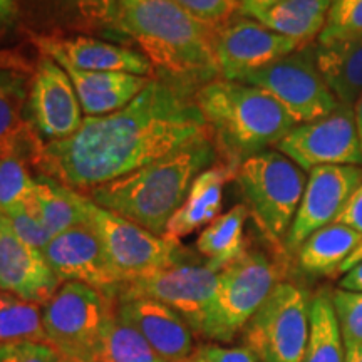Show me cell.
Masks as SVG:
<instances>
[{"label": "cell", "mask_w": 362, "mask_h": 362, "mask_svg": "<svg viewBox=\"0 0 362 362\" xmlns=\"http://www.w3.org/2000/svg\"><path fill=\"white\" fill-rule=\"evenodd\" d=\"M69 193L84 214L86 223L101 240L107 259L124 284L178 264L180 243L168 242L143 226L101 208L84 193L71 188Z\"/></svg>", "instance_id": "cell-7"}, {"label": "cell", "mask_w": 362, "mask_h": 362, "mask_svg": "<svg viewBox=\"0 0 362 362\" xmlns=\"http://www.w3.org/2000/svg\"><path fill=\"white\" fill-rule=\"evenodd\" d=\"M189 16L218 29L238 13V0H173Z\"/></svg>", "instance_id": "cell-36"}, {"label": "cell", "mask_w": 362, "mask_h": 362, "mask_svg": "<svg viewBox=\"0 0 362 362\" xmlns=\"http://www.w3.org/2000/svg\"><path fill=\"white\" fill-rule=\"evenodd\" d=\"M337 223L351 226L352 230L362 235V180L352 192L349 202L344 206L341 215L337 216Z\"/></svg>", "instance_id": "cell-39"}, {"label": "cell", "mask_w": 362, "mask_h": 362, "mask_svg": "<svg viewBox=\"0 0 362 362\" xmlns=\"http://www.w3.org/2000/svg\"><path fill=\"white\" fill-rule=\"evenodd\" d=\"M216 155L215 141L194 143L84 194L101 208L163 237L194 178L215 165Z\"/></svg>", "instance_id": "cell-3"}, {"label": "cell", "mask_w": 362, "mask_h": 362, "mask_svg": "<svg viewBox=\"0 0 362 362\" xmlns=\"http://www.w3.org/2000/svg\"><path fill=\"white\" fill-rule=\"evenodd\" d=\"M117 312V298L81 282H64L42 305L49 346L64 359L93 362L104 329Z\"/></svg>", "instance_id": "cell-6"}, {"label": "cell", "mask_w": 362, "mask_h": 362, "mask_svg": "<svg viewBox=\"0 0 362 362\" xmlns=\"http://www.w3.org/2000/svg\"><path fill=\"white\" fill-rule=\"evenodd\" d=\"M40 54L76 69L155 78V69L143 52L89 35H40L29 33Z\"/></svg>", "instance_id": "cell-18"}, {"label": "cell", "mask_w": 362, "mask_h": 362, "mask_svg": "<svg viewBox=\"0 0 362 362\" xmlns=\"http://www.w3.org/2000/svg\"><path fill=\"white\" fill-rule=\"evenodd\" d=\"M69 76L78 94L84 116H106L123 110L146 88L151 78L126 72H98L76 69L57 62Z\"/></svg>", "instance_id": "cell-22"}, {"label": "cell", "mask_w": 362, "mask_h": 362, "mask_svg": "<svg viewBox=\"0 0 362 362\" xmlns=\"http://www.w3.org/2000/svg\"><path fill=\"white\" fill-rule=\"evenodd\" d=\"M235 181L262 232L274 243L285 242L304 194L305 171L279 149H267L247 158Z\"/></svg>", "instance_id": "cell-5"}, {"label": "cell", "mask_w": 362, "mask_h": 362, "mask_svg": "<svg viewBox=\"0 0 362 362\" xmlns=\"http://www.w3.org/2000/svg\"><path fill=\"white\" fill-rule=\"evenodd\" d=\"M361 180V166L329 165L310 170L297 215L285 237V248L297 252L312 233L334 223Z\"/></svg>", "instance_id": "cell-15"}, {"label": "cell", "mask_w": 362, "mask_h": 362, "mask_svg": "<svg viewBox=\"0 0 362 362\" xmlns=\"http://www.w3.org/2000/svg\"><path fill=\"white\" fill-rule=\"evenodd\" d=\"M248 208L237 205L211 221L197 240V250L206 257V265L220 272L247 252L243 228L248 218Z\"/></svg>", "instance_id": "cell-27"}, {"label": "cell", "mask_w": 362, "mask_h": 362, "mask_svg": "<svg viewBox=\"0 0 362 362\" xmlns=\"http://www.w3.org/2000/svg\"><path fill=\"white\" fill-rule=\"evenodd\" d=\"M362 35V0H334L327 13L319 44Z\"/></svg>", "instance_id": "cell-33"}, {"label": "cell", "mask_w": 362, "mask_h": 362, "mask_svg": "<svg viewBox=\"0 0 362 362\" xmlns=\"http://www.w3.org/2000/svg\"><path fill=\"white\" fill-rule=\"evenodd\" d=\"M29 123L47 141L69 138L81 128L84 112L74 84L52 57L40 54L29 81Z\"/></svg>", "instance_id": "cell-14"}, {"label": "cell", "mask_w": 362, "mask_h": 362, "mask_svg": "<svg viewBox=\"0 0 362 362\" xmlns=\"http://www.w3.org/2000/svg\"><path fill=\"white\" fill-rule=\"evenodd\" d=\"M361 262H362V242H361V245L357 247L356 250L351 253L349 259H347V260L344 262V264L341 265V269H339V274H346L347 270H351L352 267L357 265V264H361Z\"/></svg>", "instance_id": "cell-43"}, {"label": "cell", "mask_w": 362, "mask_h": 362, "mask_svg": "<svg viewBox=\"0 0 362 362\" xmlns=\"http://www.w3.org/2000/svg\"><path fill=\"white\" fill-rule=\"evenodd\" d=\"M185 362H257V357L247 347H220L215 344H203L194 347Z\"/></svg>", "instance_id": "cell-38"}, {"label": "cell", "mask_w": 362, "mask_h": 362, "mask_svg": "<svg viewBox=\"0 0 362 362\" xmlns=\"http://www.w3.org/2000/svg\"><path fill=\"white\" fill-rule=\"evenodd\" d=\"M25 151H13L0 156V214L8 215L27 202L34 192L35 180L30 176Z\"/></svg>", "instance_id": "cell-32"}, {"label": "cell", "mask_w": 362, "mask_h": 362, "mask_svg": "<svg viewBox=\"0 0 362 362\" xmlns=\"http://www.w3.org/2000/svg\"><path fill=\"white\" fill-rule=\"evenodd\" d=\"M332 304L341 329L344 347L362 342V292L339 288L332 293Z\"/></svg>", "instance_id": "cell-34"}, {"label": "cell", "mask_w": 362, "mask_h": 362, "mask_svg": "<svg viewBox=\"0 0 362 362\" xmlns=\"http://www.w3.org/2000/svg\"><path fill=\"white\" fill-rule=\"evenodd\" d=\"M29 33L124 39L119 0H17Z\"/></svg>", "instance_id": "cell-13"}, {"label": "cell", "mask_w": 362, "mask_h": 362, "mask_svg": "<svg viewBox=\"0 0 362 362\" xmlns=\"http://www.w3.org/2000/svg\"><path fill=\"white\" fill-rule=\"evenodd\" d=\"M59 352L44 342H16L0 346V362H57Z\"/></svg>", "instance_id": "cell-37"}, {"label": "cell", "mask_w": 362, "mask_h": 362, "mask_svg": "<svg viewBox=\"0 0 362 362\" xmlns=\"http://www.w3.org/2000/svg\"><path fill=\"white\" fill-rule=\"evenodd\" d=\"M119 11L121 29L139 45L155 76L194 89L221 78L215 27L194 19L173 0H133Z\"/></svg>", "instance_id": "cell-2"}, {"label": "cell", "mask_w": 362, "mask_h": 362, "mask_svg": "<svg viewBox=\"0 0 362 362\" xmlns=\"http://www.w3.org/2000/svg\"><path fill=\"white\" fill-rule=\"evenodd\" d=\"M237 81L269 93L297 124L319 119L339 106L317 69L314 45L297 49L262 69L240 76Z\"/></svg>", "instance_id": "cell-10"}, {"label": "cell", "mask_w": 362, "mask_h": 362, "mask_svg": "<svg viewBox=\"0 0 362 362\" xmlns=\"http://www.w3.org/2000/svg\"><path fill=\"white\" fill-rule=\"evenodd\" d=\"M44 257L61 282L86 284L116 298L124 285L101 240L88 223L54 237L45 247Z\"/></svg>", "instance_id": "cell-17"}, {"label": "cell", "mask_w": 362, "mask_h": 362, "mask_svg": "<svg viewBox=\"0 0 362 362\" xmlns=\"http://www.w3.org/2000/svg\"><path fill=\"white\" fill-rule=\"evenodd\" d=\"M344 362H362V342L346 347V359Z\"/></svg>", "instance_id": "cell-44"}, {"label": "cell", "mask_w": 362, "mask_h": 362, "mask_svg": "<svg viewBox=\"0 0 362 362\" xmlns=\"http://www.w3.org/2000/svg\"><path fill=\"white\" fill-rule=\"evenodd\" d=\"M218 272L205 265L175 264L148 277L123 285L117 300L123 298H153L173 309L189 325L202 334L215 300Z\"/></svg>", "instance_id": "cell-11"}, {"label": "cell", "mask_w": 362, "mask_h": 362, "mask_svg": "<svg viewBox=\"0 0 362 362\" xmlns=\"http://www.w3.org/2000/svg\"><path fill=\"white\" fill-rule=\"evenodd\" d=\"M346 347L332 304V293L319 292L310 300V334L302 362H344Z\"/></svg>", "instance_id": "cell-28"}, {"label": "cell", "mask_w": 362, "mask_h": 362, "mask_svg": "<svg viewBox=\"0 0 362 362\" xmlns=\"http://www.w3.org/2000/svg\"><path fill=\"white\" fill-rule=\"evenodd\" d=\"M352 110H354L357 131H359V138H362V96L357 99L354 106H352Z\"/></svg>", "instance_id": "cell-45"}, {"label": "cell", "mask_w": 362, "mask_h": 362, "mask_svg": "<svg viewBox=\"0 0 362 362\" xmlns=\"http://www.w3.org/2000/svg\"><path fill=\"white\" fill-rule=\"evenodd\" d=\"M339 285H341L342 291L362 292V262L352 267L351 270H347Z\"/></svg>", "instance_id": "cell-41"}, {"label": "cell", "mask_w": 362, "mask_h": 362, "mask_svg": "<svg viewBox=\"0 0 362 362\" xmlns=\"http://www.w3.org/2000/svg\"><path fill=\"white\" fill-rule=\"evenodd\" d=\"M362 235L351 226L330 223L317 230L297 250L300 269L312 275H337L341 265L361 245Z\"/></svg>", "instance_id": "cell-25"}, {"label": "cell", "mask_w": 362, "mask_h": 362, "mask_svg": "<svg viewBox=\"0 0 362 362\" xmlns=\"http://www.w3.org/2000/svg\"><path fill=\"white\" fill-rule=\"evenodd\" d=\"M16 230V233L24 240L27 245H30L35 250L42 252L45 247L49 245V242L52 240V235L49 233V230L45 228L42 218H40L39 211L35 210L33 198H27V202L22 203L12 210L11 214L6 215Z\"/></svg>", "instance_id": "cell-35"}, {"label": "cell", "mask_w": 362, "mask_h": 362, "mask_svg": "<svg viewBox=\"0 0 362 362\" xmlns=\"http://www.w3.org/2000/svg\"><path fill=\"white\" fill-rule=\"evenodd\" d=\"M17 16V0H0V27L11 24Z\"/></svg>", "instance_id": "cell-42"}, {"label": "cell", "mask_w": 362, "mask_h": 362, "mask_svg": "<svg viewBox=\"0 0 362 362\" xmlns=\"http://www.w3.org/2000/svg\"><path fill=\"white\" fill-rule=\"evenodd\" d=\"M280 282V267L260 252H245L218 272L215 300L202 336L230 342Z\"/></svg>", "instance_id": "cell-8"}, {"label": "cell", "mask_w": 362, "mask_h": 362, "mask_svg": "<svg viewBox=\"0 0 362 362\" xmlns=\"http://www.w3.org/2000/svg\"><path fill=\"white\" fill-rule=\"evenodd\" d=\"M61 287L44 253L16 233L11 220L0 214V288L44 305Z\"/></svg>", "instance_id": "cell-19"}, {"label": "cell", "mask_w": 362, "mask_h": 362, "mask_svg": "<svg viewBox=\"0 0 362 362\" xmlns=\"http://www.w3.org/2000/svg\"><path fill=\"white\" fill-rule=\"evenodd\" d=\"M39 304L0 288V346L16 342H47Z\"/></svg>", "instance_id": "cell-31"}, {"label": "cell", "mask_w": 362, "mask_h": 362, "mask_svg": "<svg viewBox=\"0 0 362 362\" xmlns=\"http://www.w3.org/2000/svg\"><path fill=\"white\" fill-rule=\"evenodd\" d=\"M197 90L155 76L123 110L84 116L69 138L40 143L30 163L42 176L86 193L194 143L215 141Z\"/></svg>", "instance_id": "cell-1"}, {"label": "cell", "mask_w": 362, "mask_h": 362, "mask_svg": "<svg viewBox=\"0 0 362 362\" xmlns=\"http://www.w3.org/2000/svg\"><path fill=\"white\" fill-rule=\"evenodd\" d=\"M304 171L317 166H361L362 148L352 106H339L310 123L297 124L277 144Z\"/></svg>", "instance_id": "cell-12"}, {"label": "cell", "mask_w": 362, "mask_h": 362, "mask_svg": "<svg viewBox=\"0 0 362 362\" xmlns=\"http://www.w3.org/2000/svg\"><path fill=\"white\" fill-rule=\"evenodd\" d=\"M332 2L334 0H284L253 21H259L274 33L297 40L305 47L324 30Z\"/></svg>", "instance_id": "cell-26"}, {"label": "cell", "mask_w": 362, "mask_h": 362, "mask_svg": "<svg viewBox=\"0 0 362 362\" xmlns=\"http://www.w3.org/2000/svg\"><path fill=\"white\" fill-rule=\"evenodd\" d=\"M117 315L133 325L166 362H185L194 349L193 330L161 302L123 298L117 300Z\"/></svg>", "instance_id": "cell-20"}, {"label": "cell", "mask_w": 362, "mask_h": 362, "mask_svg": "<svg viewBox=\"0 0 362 362\" xmlns=\"http://www.w3.org/2000/svg\"><path fill=\"white\" fill-rule=\"evenodd\" d=\"M129 2H133V0H119V7L126 6V4H129Z\"/></svg>", "instance_id": "cell-46"}, {"label": "cell", "mask_w": 362, "mask_h": 362, "mask_svg": "<svg viewBox=\"0 0 362 362\" xmlns=\"http://www.w3.org/2000/svg\"><path fill=\"white\" fill-rule=\"evenodd\" d=\"M27 72L16 62L0 64V156L13 151H33L37 138L29 121L22 117L29 96Z\"/></svg>", "instance_id": "cell-23"}, {"label": "cell", "mask_w": 362, "mask_h": 362, "mask_svg": "<svg viewBox=\"0 0 362 362\" xmlns=\"http://www.w3.org/2000/svg\"><path fill=\"white\" fill-rule=\"evenodd\" d=\"M57 362H76V361H69V359H64V357H61Z\"/></svg>", "instance_id": "cell-47"}, {"label": "cell", "mask_w": 362, "mask_h": 362, "mask_svg": "<svg viewBox=\"0 0 362 362\" xmlns=\"http://www.w3.org/2000/svg\"><path fill=\"white\" fill-rule=\"evenodd\" d=\"M93 362H166L117 312L107 322Z\"/></svg>", "instance_id": "cell-30"}, {"label": "cell", "mask_w": 362, "mask_h": 362, "mask_svg": "<svg viewBox=\"0 0 362 362\" xmlns=\"http://www.w3.org/2000/svg\"><path fill=\"white\" fill-rule=\"evenodd\" d=\"M30 198L52 238L74 226L86 223L84 214L78 203L72 200L69 188L62 187L61 183L47 176H40L35 180Z\"/></svg>", "instance_id": "cell-29"}, {"label": "cell", "mask_w": 362, "mask_h": 362, "mask_svg": "<svg viewBox=\"0 0 362 362\" xmlns=\"http://www.w3.org/2000/svg\"><path fill=\"white\" fill-rule=\"evenodd\" d=\"M238 168L240 166L235 163L220 160L202 171L189 187L183 205L170 218L163 238L180 243L181 238L218 218L223 202V188L228 181H235Z\"/></svg>", "instance_id": "cell-21"}, {"label": "cell", "mask_w": 362, "mask_h": 362, "mask_svg": "<svg viewBox=\"0 0 362 362\" xmlns=\"http://www.w3.org/2000/svg\"><path fill=\"white\" fill-rule=\"evenodd\" d=\"M194 99L214 133L218 155L238 166L277 146L297 126L269 93L240 81H210L197 90Z\"/></svg>", "instance_id": "cell-4"}, {"label": "cell", "mask_w": 362, "mask_h": 362, "mask_svg": "<svg viewBox=\"0 0 362 362\" xmlns=\"http://www.w3.org/2000/svg\"><path fill=\"white\" fill-rule=\"evenodd\" d=\"M282 2L284 0H238V16L257 19L260 13L270 11L272 7Z\"/></svg>", "instance_id": "cell-40"}, {"label": "cell", "mask_w": 362, "mask_h": 362, "mask_svg": "<svg viewBox=\"0 0 362 362\" xmlns=\"http://www.w3.org/2000/svg\"><path fill=\"white\" fill-rule=\"evenodd\" d=\"M242 332L257 361L302 362L310 334L309 297L297 285L279 282Z\"/></svg>", "instance_id": "cell-9"}, {"label": "cell", "mask_w": 362, "mask_h": 362, "mask_svg": "<svg viewBox=\"0 0 362 362\" xmlns=\"http://www.w3.org/2000/svg\"><path fill=\"white\" fill-rule=\"evenodd\" d=\"M302 49L297 40L284 37L259 21L235 16L215 30V54L221 78L237 81L240 76L279 61Z\"/></svg>", "instance_id": "cell-16"}, {"label": "cell", "mask_w": 362, "mask_h": 362, "mask_svg": "<svg viewBox=\"0 0 362 362\" xmlns=\"http://www.w3.org/2000/svg\"><path fill=\"white\" fill-rule=\"evenodd\" d=\"M315 66L339 104L354 106L362 96V35L314 45Z\"/></svg>", "instance_id": "cell-24"}]
</instances>
